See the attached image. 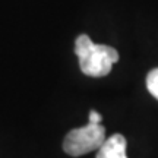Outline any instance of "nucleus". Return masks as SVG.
<instances>
[{"label": "nucleus", "mask_w": 158, "mask_h": 158, "mask_svg": "<svg viewBox=\"0 0 158 158\" xmlns=\"http://www.w3.org/2000/svg\"><path fill=\"white\" fill-rule=\"evenodd\" d=\"M75 54L79 68L86 76L102 78L111 72L114 63L118 62V53L106 44H95L86 34L79 35L75 41Z\"/></svg>", "instance_id": "obj_1"}, {"label": "nucleus", "mask_w": 158, "mask_h": 158, "mask_svg": "<svg viewBox=\"0 0 158 158\" xmlns=\"http://www.w3.org/2000/svg\"><path fill=\"white\" fill-rule=\"evenodd\" d=\"M104 141H106L104 126H101V123H88L86 126L72 129L69 132L63 141V149L68 155L81 157L100 149Z\"/></svg>", "instance_id": "obj_2"}, {"label": "nucleus", "mask_w": 158, "mask_h": 158, "mask_svg": "<svg viewBox=\"0 0 158 158\" xmlns=\"http://www.w3.org/2000/svg\"><path fill=\"white\" fill-rule=\"evenodd\" d=\"M97 158H127L124 136L116 133L106 139L97 152Z\"/></svg>", "instance_id": "obj_3"}, {"label": "nucleus", "mask_w": 158, "mask_h": 158, "mask_svg": "<svg viewBox=\"0 0 158 158\" xmlns=\"http://www.w3.org/2000/svg\"><path fill=\"white\" fill-rule=\"evenodd\" d=\"M147 88L149 94L158 100V68L152 69L147 76Z\"/></svg>", "instance_id": "obj_4"}, {"label": "nucleus", "mask_w": 158, "mask_h": 158, "mask_svg": "<svg viewBox=\"0 0 158 158\" xmlns=\"http://www.w3.org/2000/svg\"><path fill=\"white\" fill-rule=\"evenodd\" d=\"M101 114L98 113V111H95V110H91L89 111V123H95V124H100L101 123Z\"/></svg>", "instance_id": "obj_5"}]
</instances>
